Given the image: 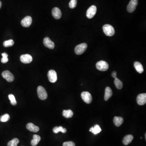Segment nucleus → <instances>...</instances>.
<instances>
[{
    "label": "nucleus",
    "mask_w": 146,
    "mask_h": 146,
    "mask_svg": "<svg viewBox=\"0 0 146 146\" xmlns=\"http://www.w3.org/2000/svg\"><path fill=\"white\" fill-rule=\"evenodd\" d=\"M103 30L105 34L108 36H113L115 34V29L110 24L103 25Z\"/></svg>",
    "instance_id": "1"
},
{
    "label": "nucleus",
    "mask_w": 146,
    "mask_h": 146,
    "mask_svg": "<svg viewBox=\"0 0 146 146\" xmlns=\"http://www.w3.org/2000/svg\"><path fill=\"white\" fill-rule=\"evenodd\" d=\"M87 44L86 43H82L75 47V52L77 55H81L85 51L87 48Z\"/></svg>",
    "instance_id": "2"
},
{
    "label": "nucleus",
    "mask_w": 146,
    "mask_h": 146,
    "mask_svg": "<svg viewBox=\"0 0 146 146\" xmlns=\"http://www.w3.org/2000/svg\"><path fill=\"white\" fill-rule=\"evenodd\" d=\"M37 94L39 99L44 100L47 98V93L44 88L41 86H39L37 88Z\"/></svg>",
    "instance_id": "3"
},
{
    "label": "nucleus",
    "mask_w": 146,
    "mask_h": 146,
    "mask_svg": "<svg viewBox=\"0 0 146 146\" xmlns=\"http://www.w3.org/2000/svg\"><path fill=\"white\" fill-rule=\"evenodd\" d=\"M97 69L101 71H106L109 68V65L106 62L101 61L98 62L96 64Z\"/></svg>",
    "instance_id": "4"
},
{
    "label": "nucleus",
    "mask_w": 146,
    "mask_h": 146,
    "mask_svg": "<svg viewBox=\"0 0 146 146\" xmlns=\"http://www.w3.org/2000/svg\"><path fill=\"white\" fill-rule=\"evenodd\" d=\"M81 96L83 100L88 104H89L92 101V97L91 94L88 92L84 91L82 92Z\"/></svg>",
    "instance_id": "5"
},
{
    "label": "nucleus",
    "mask_w": 146,
    "mask_h": 146,
    "mask_svg": "<svg viewBox=\"0 0 146 146\" xmlns=\"http://www.w3.org/2000/svg\"><path fill=\"white\" fill-rule=\"evenodd\" d=\"M138 4V0H131L127 7V10L129 13H132L136 10Z\"/></svg>",
    "instance_id": "6"
},
{
    "label": "nucleus",
    "mask_w": 146,
    "mask_h": 146,
    "mask_svg": "<svg viewBox=\"0 0 146 146\" xmlns=\"http://www.w3.org/2000/svg\"><path fill=\"white\" fill-rule=\"evenodd\" d=\"M97 8L95 5H92L88 9L86 16L88 19L92 18L96 14Z\"/></svg>",
    "instance_id": "7"
},
{
    "label": "nucleus",
    "mask_w": 146,
    "mask_h": 146,
    "mask_svg": "<svg viewBox=\"0 0 146 146\" xmlns=\"http://www.w3.org/2000/svg\"><path fill=\"white\" fill-rule=\"evenodd\" d=\"M2 75L3 77L8 82H12L14 80V77L13 75L8 70L3 72L2 73Z\"/></svg>",
    "instance_id": "8"
},
{
    "label": "nucleus",
    "mask_w": 146,
    "mask_h": 146,
    "mask_svg": "<svg viewBox=\"0 0 146 146\" xmlns=\"http://www.w3.org/2000/svg\"><path fill=\"white\" fill-rule=\"evenodd\" d=\"M47 77L50 82L52 83H54L57 80V73L54 70H50L49 71Z\"/></svg>",
    "instance_id": "9"
},
{
    "label": "nucleus",
    "mask_w": 146,
    "mask_h": 146,
    "mask_svg": "<svg viewBox=\"0 0 146 146\" xmlns=\"http://www.w3.org/2000/svg\"><path fill=\"white\" fill-rule=\"evenodd\" d=\"M21 61L24 64L30 63L33 61V58L31 55L29 54H23L20 57Z\"/></svg>",
    "instance_id": "10"
},
{
    "label": "nucleus",
    "mask_w": 146,
    "mask_h": 146,
    "mask_svg": "<svg viewBox=\"0 0 146 146\" xmlns=\"http://www.w3.org/2000/svg\"><path fill=\"white\" fill-rule=\"evenodd\" d=\"M43 42L44 45L46 47L50 49H53L55 47V45L54 42L50 40L49 37H45V38L44 39Z\"/></svg>",
    "instance_id": "11"
},
{
    "label": "nucleus",
    "mask_w": 146,
    "mask_h": 146,
    "mask_svg": "<svg viewBox=\"0 0 146 146\" xmlns=\"http://www.w3.org/2000/svg\"><path fill=\"white\" fill-rule=\"evenodd\" d=\"M137 102L139 105H144L146 103V94L142 93L138 95L137 98Z\"/></svg>",
    "instance_id": "12"
},
{
    "label": "nucleus",
    "mask_w": 146,
    "mask_h": 146,
    "mask_svg": "<svg viewBox=\"0 0 146 146\" xmlns=\"http://www.w3.org/2000/svg\"><path fill=\"white\" fill-rule=\"evenodd\" d=\"M32 22V19L31 17L29 16H27L23 19L21 21V24L23 27H29L31 24Z\"/></svg>",
    "instance_id": "13"
},
{
    "label": "nucleus",
    "mask_w": 146,
    "mask_h": 146,
    "mask_svg": "<svg viewBox=\"0 0 146 146\" xmlns=\"http://www.w3.org/2000/svg\"><path fill=\"white\" fill-rule=\"evenodd\" d=\"M52 13L54 18L56 19H59L61 17V11L59 8H54L52 9Z\"/></svg>",
    "instance_id": "14"
},
{
    "label": "nucleus",
    "mask_w": 146,
    "mask_h": 146,
    "mask_svg": "<svg viewBox=\"0 0 146 146\" xmlns=\"http://www.w3.org/2000/svg\"><path fill=\"white\" fill-rule=\"evenodd\" d=\"M26 128L32 132H37L39 131V128L34 125L32 123H29L26 125Z\"/></svg>",
    "instance_id": "15"
},
{
    "label": "nucleus",
    "mask_w": 146,
    "mask_h": 146,
    "mask_svg": "<svg viewBox=\"0 0 146 146\" xmlns=\"http://www.w3.org/2000/svg\"><path fill=\"white\" fill-rule=\"evenodd\" d=\"M112 95H113V91L112 89L109 87H107L105 89V95H104L105 100L107 101L112 97Z\"/></svg>",
    "instance_id": "16"
},
{
    "label": "nucleus",
    "mask_w": 146,
    "mask_h": 146,
    "mask_svg": "<svg viewBox=\"0 0 146 146\" xmlns=\"http://www.w3.org/2000/svg\"><path fill=\"white\" fill-rule=\"evenodd\" d=\"M134 138L133 136L131 135H128L125 136L123 140V143L124 145H128L130 143Z\"/></svg>",
    "instance_id": "17"
},
{
    "label": "nucleus",
    "mask_w": 146,
    "mask_h": 146,
    "mask_svg": "<svg viewBox=\"0 0 146 146\" xmlns=\"http://www.w3.org/2000/svg\"><path fill=\"white\" fill-rule=\"evenodd\" d=\"M134 67L137 72L141 74L144 72V69L141 63L138 61H136L134 63Z\"/></svg>",
    "instance_id": "18"
},
{
    "label": "nucleus",
    "mask_w": 146,
    "mask_h": 146,
    "mask_svg": "<svg viewBox=\"0 0 146 146\" xmlns=\"http://www.w3.org/2000/svg\"><path fill=\"white\" fill-rule=\"evenodd\" d=\"M41 140V137L39 135L34 134L33 136V139L31 141L32 146H36L39 143Z\"/></svg>",
    "instance_id": "19"
},
{
    "label": "nucleus",
    "mask_w": 146,
    "mask_h": 146,
    "mask_svg": "<svg viewBox=\"0 0 146 146\" xmlns=\"http://www.w3.org/2000/svg\"><path fill=\"white\" fill-rule=\"evenodd\" d=\"M123 121V119L121 117L115 116L113 119L114 123L116 127H119L121 126Z\"/></svg>",
    "instance_id": "20"
},
{
    "label": "nucleus",
    "mask_w": 146,
    "mask_h": 146,
    "mask_svg": "<svg viewBox=\"0 0 146 146\" xmlns=\"http://www.w3.org/2000/svg\"><path fill=\"white\" fill-rule=\"evenodd\" d=\"M89 131H91L92 133L96 135L100 133L101 131V129L99 125H95L94 127H93L91 128Z\"/></svg>",
    "instance_id": "21"
},
{
    "label": "nucleus",
    "mask_w": 146,
    "mask_h": 146,
    "mask_svg": "<svg viewBox=\"0 0 146 146\" xmlns=\"http://www.w3.org/2000/svg\"><path fill=\"white\" fill-rule=\"evenodd\" d=\"M74 113L70 110H64L62 112V115L66 118H70L72 117Z\"/></svg>",
    "instance_id": "22"
},
{
    "label": "nucleus",
    "mask_w": 146,
    "mask_h": 146,
    "mask_svg": "<svg viewBox=\"0 0 146 146\" xmlns=\"http://www.w3.org/2000/svg\"><path fill=\"white\" fill-rule=\"evenodd\" d=\"M53 131L55 134H57L60 131L63 133H65L67 132V129L62 126H59V127H55V128H54L53 129Z\"/></svg>",
    "instance_id": "23"
},
{
    "label": "nucleus",
    "mask_w": 146,
    "mask_h": 146,
    "mask_svg": "<svg viewBox=\"0 0 146 146\" xmlns=\"http://www.w3.org/2000/svg\"><path fill=\"white\" fill-rule=\"evenodd\" d=\"M114 83H115V85L117 89H121L123 88V85L122 82L117 78H115Z\"/></svg>",
    "instance_id": "24"
},
{
    "label": "nucleus",
    "mask_w": 146,
    "mask_h": 146,
    "mask_svg": "<svg viewBox=\"0 0 146 146\" xmlns=\"http://www.w3.org/2000/svg\"><path fill=\"white\" fill-rule=\"evenodd\" d=\"M19 142V140L18 138H15L8 143V146H17Z\"/></svg>",
    "instance_id": "25"
},
{
    "label": "nucleus",
    "mask_w": 146,
    "mask_h": 146,
    "mask_svg": "<svg viewBox=\"0 0 146 146\" xmlns=\"http://www.w3.org/2000/svg\"><path fill=\"white\" fill-rule=\"evenodd\" d=\"M14 44V41L12 39L5 41L3 42V46L5 47H9L12 46Z\"/></svg>",
    "instance_id": "26"
},
{
    "label": "nucleus",
    "mask_w": 146,
    "mask_h": 146,
    "mask_svg": "<svg viewBox=\"0 0 146 146\" xmlns=\"http://www.w3.org/2000/svg\"><path fill=\"white\" fill-rule=\"evenodd\" d=\"M10 119V116L8 114H6L0 117V121L2 122H6L8 121Z\"/></svg>",
    "instance_id": "27"
},
{
    "label": "nucleus",
    "mask_w": 146,
    "mask_h": 146,
    "mask_svg": "<svg viewBox=\"0 0 146 146\" xmlns=\"http://www.w3.org/2000/svg\"><path fill=\"white\" fill-rule=\"evenodd\" d=\"M9 98L10 100V102L12 105L16 106L17 104V101H16L15 97L12 94H9Z\"/></svg>",
    "instance_id": "28"
},
{
    "label": "nucleus",
    "mask_w": 146,
    "mask_h": 146,
    "mask_svg": "<svg viewBox=\"0 0 146 146\" xmlns=\"http://www.w3.org/2000/svg\"><path fill=\"white\" fill-rule=\"evenodd\" d=\"M3 58H2L1 60V62L3 63H6L8 62V54L6 53H2L1 54Z\"/></svg>",
    "instance_id": "29"
},
{
    "label": "nucleus",
    "mask_w": 146,
    "mask_h": 146,
    "mask_svg": "<svg viewBox=\"0 0 146 146\" xmlns=\"http://www.w3.org/2000/svg\"><path fill=\"white\" fill-rule=\"evenodd\" d=\"M77 0H71L69 3V7L71 9H74L77 5Z\"/></svg>",
    "instance_id": "30"
},
{
    "label": "nucleus",
    "mask_w": 146,
    "mask_h": 146,
    "mask_svg": "<svg viewBox=\"0 0 146 146\" xmlns=\"http://www.w3.org/2000/svg\"><path fill=\"white\" fill-rule=\"evenodd\" d=\"M63 146H75V144L72 141L66 142L63 143Z\"/></svg>",
    "instance_id": "31"
},
{
    "label": "nucleus",
    "mask_w": 146,
    "mask_h": 146,
    "mask_svg": "<svg viewBox=\"0 0 146 146\" xmlns=\"http://www.w3.org/2000/svg\"><path fill=\"white\" fill-rule=\"evenodd\" d=\"M112 76L114 78H116V72L115 71H114L112 74Z\"/></svg>",
    "instance_id": "32"
},
{
    "label": "nucleus",
    "mask_w": 146,
    "mask_h": 146,
    "mask_svg": "<svg viewBox=\"0 0 146 146\" xmlns=\"http://www.w3.org/2000/svg\"><path fill=\"white\" fill-rule=\"evenodd\" d=\"M1 7H2V3L0 1V9L1 8Z\"/></svg>",
    "instance_id": "33"
}]
</instances>
